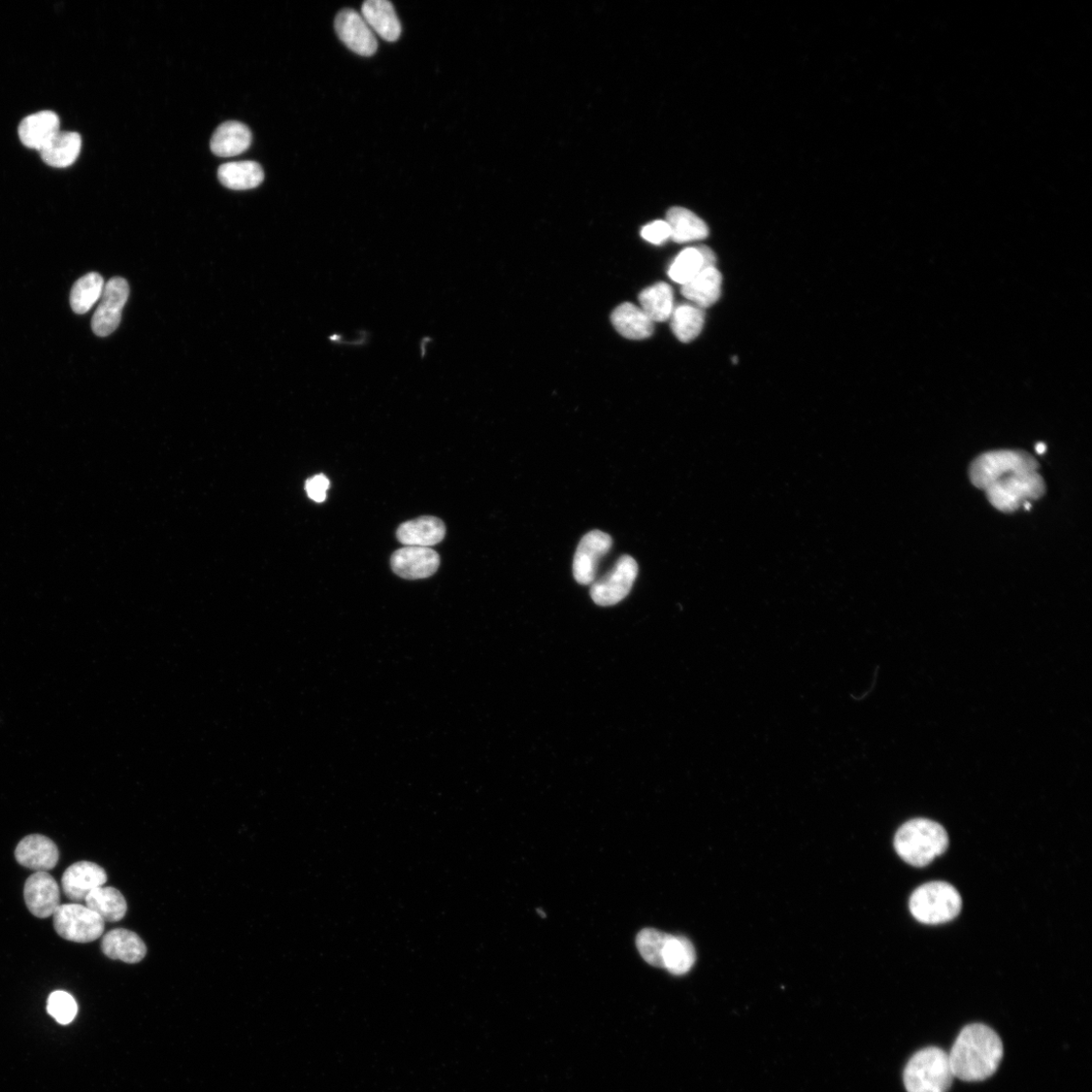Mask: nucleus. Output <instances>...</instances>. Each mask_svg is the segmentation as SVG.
I'll list each match as a JSON object with an SVG mask.
<instances>
[{
	"mask_svg": "<svg viewBox=\"0 0 1092 1092\" xmlns=\"http://www.w3.org/2000/svg\"><path fill=\"white\" fill-rule=\"evenodd\" d=\"M949 1055L955 1077L982 1081L994 1075L1004 1057L999 1035L985 1024L967 1025L958 1036Z\"/></svg>",
	"mask_w": 1092,
	"mask_h": 1092,
	"instance_id": "1",
	"label": "nucleus"
},
{
	"mask_svg": "<svg viewBox=\"0 0 1092 1092\" xmlns=\"http://www.w3.org/2000/svg\"><path fill=\"white\" fill-rule=\"evenodd\" d=\"M948 847L949 837L944 827L926 818L908 821L895 838L897 853L904 861L914 867L931 864Z\"/></svg>",
	"mask_w": 1092,
	"mask_h": 1092,
	"instance_id": "2",
	"label": "nucleus"
},
{
	"mask_svg": "<svg viewBox=\"0 0 1092 1092\" xmlns=\"http://www.w3.org/2000/svg\"><path fill=\"white\" fill-rule=\"evenodd\" d=\"M954 1077L948 1053L937 1047L917 1052L904 1075L908 1092H947Z\"/></svg>",
	"mask_w": 1092,
	"mask_h": 1092,
	"instance_id": "3",
	"label": "nucleus"
},
{
	"mask_svg": "<svg viewBox=\"0 0 1092 1092\" xmlns=\"http://www.w3.org/2000/svg\"><path fill=\"white\" fill-rule=\"evenodd\" d=\"M962 910V899L954 886L934 881L914 890L910 900L913 917L925 924H939L953 920Z\"/></svg>",
	"mask_w": 1092,
	"mask_h": 1092,
	"instance_id": "4",
	"label": "nucleus"
},
{
	"mask_svg": "<svg viewBox=\"0 0 1092 1092\" xmlns=\"http://www.w3.org/2000/svg\"><path fill=\"white\" fill-rule=\"evenodd\" d=\"M984 491L992 506L1011 513L1031 500L1041 498L1046 486L1037 470H1028L1008 474L990 484Z\"/></svg>",
	"mask_w": 1092,
	"mask_h": 1092,
	"instance_id": "5",
	"label": "nucleus"
},
{
	"mask_svg": "<svg viewBox=\"0 0 1092 1092\" xmlns=\"http://www.w3.org/2000/svg\"><path fill=\"white\" fill-rule=\"evenodd\" d=\"M1039 469L1035 457L1020 450H997L978 456L970 467V480L973 485L985 490L998 479L1018 471Z\"/></svg>",
	"mask_w": 1092,
	"mask_h": 1092,
	"instance_id": "6",
	"label": "nucleus"
},
{
	"mask_svg": "<svg viewBox=\"0 0 1092 1092\" xmlns=\"http://www.w3.org/2000/svg\"><path fill=\"white\" fill-rule=\"evenodd\" d=\"M56 933L76 943H90L101 938L105 920L87 907L79 904L60 906L53 914Z\"/></svg>",
	"mask_w": 1092,
	"mask_h": 1092,
	"instance_id": "7",
	"label": "nucleus"
},
{
	"mask_svg": "<svg viewBox=\"0 0 1092 1092\" xmlns=\"http://www.w3.org/2000/svg\"><path fill=\"white\" fill-rule=\"evenodd\" d=\"M639 565L630 555H622L614 568L591 587V598L599 606H613L625 599L638 578Z\"/></svg>",
	"mask_w": 1092,
	"mask_h": 1092,
	"instance_id": "8",
	"label": "nucleus"
},
{
	"mask_svg": "<svg viewBox=\"0 0 1092 1092\" xmlns=\"http://www.w3.org/2000/svg\"><path fill=\"white\" fill-rule=\"evenodd\" d=\"M129 294L130 287L125 279L114 278L105 285L101 303L97 306L91 320V328L95 336L107 338L115 333L121 323L122 312Z\"/></svg>",
	"mask_w": 1092,
	"mask_h": 1092,
	"instance_id": "9",
	"label": "nucleus"
},
{
	"mask_svg": "<svg viewBox=\"0 0 1092 1092\" xmlns=\"http://www.w3.org/2000/svg\"><path fill=\"white\" fill-rule=\"evenodd\" d=\"M612 539L600 531L587 534L580 542L574 557V578L581 585H591L596 581V574L600 560L612 547Z\"/></svg>",
	"mask_w": 1092,
	"mask_h": 1092,
	"instance_id": "10",
	"label": "nucleus"
},
{
	"mask_svg": "<svg viewBox=\"0 0 1092 1092\" xmlns=\"http://www.w3.org/2000/svg\"><path fill=\"white\" fill-rule=\"evenodd\" d=\"M390 566L393 573L403 579L421 580L438 572L441 557L430 547L404 546L393 552Z\"/></svg>",
	"mask_w": 1092,
	"mask_h": 1092,
	"instance_id": "11",
	"label": "nucleus"
},
{
	"mask_svg": "<svg viewBox=\"0 0 1092 1092\" xmlns=\"http://www.w3.org/2000/svg\"><path fill=\"white\" fill-rule=\"evenodd\" d=\"M339 39L348 49L360 56H373L378 50V40L366 21L353 10L341 11L336 19Z\"/></svg>",
	"mask_w": 1092,
	"mask_h": 1092,
	"instance_id": "12",
	"label": "nucleus"
},
{
	"mask_svg": "<svg viewBox=\"0 0 1092 1092\" xmlns=\"http://www.w3.org/2000/svg\"><path fill=\"white\" fill-rule=\"evenodd\" d=\"M24 897L30 913L39 918L53 915L60 907L58 883L47 872H37L27 878Z\"/></svg>",
	"mask_w": 1092,
	"mask_h": 1092,
	"instance_id": "13",
	"label": "nucleus"
},
{
	"mask_svg": "<svg viewBox=\"0 0 1092 1092\" xmlns=\"http://www.w3.org/2000/svg\"><path fill=\"white\" fill-rule=\"evenodd\" d=\"M108 881L106 871L95 863L81 861L72 865L62 877L64 895L75 904L85 902L89 893Z\"/></svg>",
	"mask_w": 1092,
	"mask_h": 1092,
	"instance_id": "14",
	"label": "nucleus"
},
{
	"mask_svg": "<svg viewBox=\"0 0 1092 1092\" xmlns=\"http://www.w3.org/2000/svg\"><path fill=\"white\" fill-rule=\"evenodd\" d=\"M19 864L37 872H48L59 861V851L55 843L42 835H31L23 839L16 849Z\"/></svg>",
	"mask_w": 1092,
	"mask_h": 1092,
	"instance_id": "15",
	"label": "nucleus"
},
{
	"mask_svg": "<svg viewBox=\"0 0 1092 1092\" xmlns=\"http://www.w3.org/2000/svg\"><path fill=\"white\" fill-rule=\"evenodd\" d=\"M444 523L434 516H424L403 523L396 531V539L405 546L432 547L445 537Z\"/></svg>",
	"mask_w": 1092,
	"mask_h": 1092,
	"instance_id": "16",
	"label": "nucleus"
},
{
	"mask_svg": "<svg viewBox=\"0 0 1092 1092\" xmlns=\"http://www.w3.org/2000/svg\"><path fill=\"white\" fill-rule=\"evenodd\" d=\"M60 131L58 116L49 111L30 115L19 126L22 143L31 149L41 151Z\"/></svg>",
	"mask_w": 1092,
	"mask_h": 1092,
	"instance_id": "17",
	"label": "nucleus"
},
{
	"mask_svg": "<svg viewBox=\"0 0 1092 1092\" xmlns=\"http://www.w3.org/2000/svg\"><path fill=\"white\" fill-rule=\"evenodd\" d=\"M102 950L112 960H121L128 964L142 962L147 953L143 940L134 932L117 929L109 932L103 939Z\"/></svg>",
	"mask_w": 1092,
	"mask_h": 1092,
	"instance_id": "18",
	"label": "nucleus"
},
{
	"mask_svg": "<svg viewBox=\"0 0 1092 1092\" xmlns=\"http://www.w3.org/2000/svg\"><path fill=\"white\" fill-rule=\"evenodd\" d=\"M611 322L624 338L643 340L653 335V322L645 311L632 303L619 305L611 314Z\"/></svg>",
	"mask_w": 1092,
	"mask_h": 1092,
	"instance_id": "19",
	"label": "nucleus"
},
{
	"mask_svg": "<svg viewBox=\"0 0 1092 1092\" xmlns=\"http://www.w3.org/2000/svg\"><path fill=\"white\" fill-rule=\"evenodd\" d=\"M362 18L378 35L388 42L401 36L402 26L393 6L387 0H369L361 9Z\"/></svg>",
	"mask_w": 1092,
	"mask_h": 1092,
	"instance_id": "20",
	"label": "nucleus"
},
{
	"mask_svg": "<svg viewBox=\"0 0 1092 1092\" xmlns=\"http://www.w3.org/2000/svg\"><path fill=\"white\" fill-rule=\"evenodd\" d=\"M251 142L249 128L240 122L230 121L216 130L211 140V149L217 156L232 157L248 150Z\"/></svg>",
	"mask_w": 1092,
	"mask_h": 1092,
	"instance_id": "21",
	"label": "nucleus"
},
{
	"mask_svg": "<svg viewBox=\"0 0 1092 1092\" xmlns=\"http://www.w3.org/2000/svg\"><path fill=\"white\" fill-rule=\"evenodd\" d=\"M721 285V274L716 268H710L682 286V294L691 304L705 309L719 300Z\"/></svg>",
	"mask_w": 1092,
	"mask_h": 1092,
	"instance_id": "22",
	"label": "nucleus"
},
{
	"mask_svg": "<svg viewBox=\"0 0 1092 1092\" xmlns=\"http://www.w3.org/2000/svg\"><path fill=\"white\" fill-rule=\"evenodd\" d=\"M671 238L677 243H689L707 238L709 229L704 221L693 212L674 207L667 213V220Z\"/></svg>",
	"mask_w": 1092,
	"mask_h": 1092,
	"instance_id": "23",
	"label": "nucleus"
},
{
	"mask_svg": "<svg viewBox=\"0 0 1092 1092\" xmlns=\"http://www.w3.org/2000/svg\"><path fill=\"white\" fill-rule=\"evenodd\" d=\"M81 143V137L75 131H59L40 151L41 157L51 168H70L80 154Z\"/></svg>",
	"mask_w": 1092,
	"mask_h": 1092,
	"instance_id": "24",
	"label": "nucleus"
},
{
	"mask_svg": "<svg viewBox=\"0 0 1092 1092\" xmlns=\"http://www.w3.org/2000/svg\"><path fill=\"white\" fill-rule=\"evenodd\" d=\"M218 177L222 184L230 189L247 190L262 183L264 173L254 161H238L222 165Z\"/></svg>",
	"mask_w": 1092,
	"mask_h": 1092,
	"instance_id": "25",
	"label": "nucleus"
},
{
	"mask_svg": "<svg viewBox=\"0 0 1092 1092\" xmlns=\"http://www.w3.org/2000/svg\"><path fill=\"white\" fill-rule=\"evenodd\" d=\"M641 308L653 323L668 321L675 309L674 291L670 285L657 283L639 295Z\"/></svg>",
	"mask_w": 1092,
	"mask_h": 1092,
	"instance_id": "26",
	"label": "nucleus"
},
{
	"mask_svg": "<svg viewBox=\"0 0 1092 1092\" xmlns=\"http://www.w3.org/2000/svg\"><path fill=\"white\" fill-rule=\"evenodd\" d=\"M86 907L101 916L105 921L116 922L124 918L127 912V903L122 893L114 887H97L93 889L86 900Z\"/></svg>",
	"mask_w": 1092,
	"mask_h": 1092,
	"instance_id": "27",
	"label": "nucleus"
},
{
	"mask_svg": "<svg viewBox=\"0 0 1092 1092\" xmlns=\"http://www.w3.org/2000/svg\"><path fill=\"white\" fill-rule=\"evenodd\" d=\"M670 319L675 337L681 342L688 343L697 339L702 334L705 314L703 309L698 306L682 304L674 309Z\"/></svg>",
	"mask_w": 1092,
	"mask_h": 1092,
	"instance_id": "28",
	"label": "nucleus"
},
{
	"mask_svg": "<svg viewBox=\"0 0 1092 1092\" xmlns=\"http://www.w3.org/2000/svg\"><path fill=\"white\" fill-rule=\"evenodd\" d=\"M695 962L697 953L692 943L684 937L668 935L663 953L664 968L674 975H683L691 970Z\"/></svg>",
	"mask_w": 1092,
	"mask_h": 1092,
	"instance_id": "29",
	"label": "nucleus"
},
{
	"mask_svg": "<svg viewBox=\"0 0 1092 1092\" xmlns=\"http://www.w3.org/2000/svg\"><path fill=\"white\" fill-rule=\"evenodd\" d=\"M105 285L103 277L96 273H90L79 279L71 293L74 312L78 315L86 314L97 301L101 300Z\"/></svg>",
	"mask_w": 1092,
	"mask_h": 1092,
	"instance_id": "30",
	"label": "nucleus"
},
{
	"mask_svg": "<svg viewBox=\"0 0 1092 1092\" xmlns=\"http://www.w3.org/2000/svg\"><path fill=\"white\" fill-rule=\"evenodd\" d=\"M706 270L701 247L684 249L673 261L668 275L672 281L682 286Z\"/></svg>",
	"mask_w": 1092,
	"mask_h": 1092,
	"instance_id": "31",
	"label": "nucleus"
},
{
	"mask_svg": "<svg viewBox=\"0 0 1092 1092\" xmlns=\"http://www.w3.org/2000/svg\"><path fill=\"white\" fill-rule=\"evenodd\" d=\"M667 938V934L654 929H645L638 935L637 947L647 963L664 968L663 953Z\"/></svg>",
	"mask_w": 1092,
	"mask_h": 1092,
	"instance_id": "32",
	"label": "nucleus"
},
{
	"mask_svg": "<svg viewBox=\"0 0 1092 1092\" xmlns=\"http://www.w3.org/2000/svg\"><path fill=\"white\" fill-rule=\"evenodd\" d=\"M48 1014L61 1024H69L78 1014V1004L69 992L55 991L48 999Z\"/></svg>",
	"mask_w": 1092,
	"mask_h": 1092,
	"instance_id": "33",
	"label": "nucleus"
},
{
	"mask_svg": "<svg viewBox=\"0 0 1092 1092\" xmlns=\"http://www.w3.org/2000/svg\"><path fill=\"white\" fill-rule=\"evenodd\" d=\"M642 237L653 244L660 245L671 238V230L666 221H654L642 230Z\"/></svg>",
	"mask_w": 1092,
	"mask_h": 1092,
	"instance_id": "34",
	"label": "nucleus"
},
{
	"mask_svg": "<svg viewBox=\"0 0 1092 1092\" xmlns=\"http://www.w3.org/2000/svg\"><path fill=\"white\" fill-rule=\"evenodd\" d=\"M330 482L324 475H317L306 482V491L309 498L317 503L326 500Z\"/></svg>",
	"mask_w": 1092,
	"mask_h": 1092,
	"instance_id": "35",
	"label": "nucleus"
},
{
	"mask_svg": "<svg viewBox=\"0 0 1092 1092\" xmlns=\"http://www.w3.org/2000/svg\"><path fill=\"white\" fill-rule=\"evenodd\" d=\"M1036 450L1038 451V453L1042 454L1046 450V445L1042 443L1038 444Z\"/></svg>",
	"mask_w": 1092,
	"mask_h": 1092,
	"instance_id": "36",
	"label": "nucleus"
},
{
	"mask_svg": "<svg viewBox=\"0 0 1092 1092\" xmlns=\"http://www.w3.org/2000/svg\"><path fill=\"white\" fill-rule=\"evenodd\" d=\"M539 912H540V915H541V916H543V917H546V913H545L544 911H542V910H539Z\"/></svg>",
	"mask_w": 1092,
	"mask_h": 1092,
	"instance_id": "37",
	"label": "nucleus"
}]
</instances>
